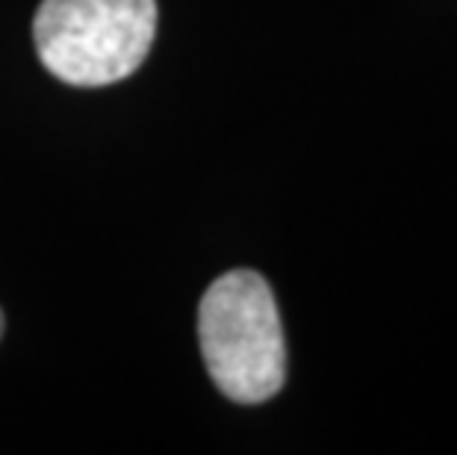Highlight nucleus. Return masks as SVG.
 <instances>
[{
    "instance_id": "nucleus-1",
    "label": "nucleus",
    "mask_w": 457,
    "mask_h": 455,
    "mask_svg": "<svg viewBox=\"0 0 457 455\" xmlns=\"http://www.w3.org/2000/svg\"><path fill=\"white\" fill-rule=\"evenodd\" d=\"M198 341L210 379L228 400L257 405L284 387V328L262 275L237 269L212 281L198 308Z\"/></svg>"
},
{
    "instance_id": "nucleus-2",
    "label": "nucleus",
    "mask_w": 457,
    "mask_h": 455,
    "mask_svg": "<svg viewBox=\"0 0 457 455\" xmlns=\"http://www.w3.org/2000/svg\"><path fill=\"white\" fill-rule=\"evenodd\" d=\"M157 33V0H45L33 38L45 69L71 86L130 77Z\"/></svg>"
},
{
    "instance_id": "nucleus-3",
    "label": "nucleus",
    "mask_w": 457,
    "mask_h": 455,
    "mask_svg": "<svg viewBox=\"0 0 457 455\" xmlns=\"http://www.w3.org/2000/svg\"><path fill=\"white\" fill-rule=\"evenodd\" d=\"M0 334H4V314H0Z\"/></svg>"
}]
</instances>
